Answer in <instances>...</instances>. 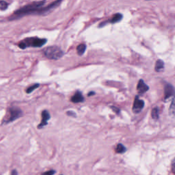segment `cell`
Returning a JSON list of instances; mask_svg holds the SVG:
<instances>
[{
	"label": "cell",
	"mask_w": 175,
	"mask_h": 175,
	"mask_svg": "<svg viewBox=\"0 0 175 175\" xmlns=\"http://www.w3.org/2000/svg\"><path fill=\"white\" fill-rule=\"evenodd\" d=\"M149 90V87H148L143 80H140L137 86V90L139 94L142 95L144 94L145 92H147L148 90Z\"/></svg>",
	"instance_id": "9"
},
{
	"label": "cell",
	"mask_w": 175,
	"mask_h": 175,
	"mask_svg": "<svg viewBox=\"0 0 175 175\" xmlns=\"http://www.w3.org/2000/svg\"><path fill=\"white\" fill-rule=\"evenodd\" d=\"M144 107V101L140 99L138 96H136L134 100L133 106V112L135 114H139Z\"/></svg>",
	"instance_id": "6"
},
{
	"label": "cell",
	"mask_w": 175,
	"mask_h": 175,
	"mask_svg": "<svg viewBox=\"0 0 175 175\" xmlns=\"http://www.w3.org/2000/svg\"><path fill=\"white\" fill-rule=\"evenodd\" d=\"M8 7V4L5 1H0V10H5Z\"/></svg>",
	"instance_id": "17"
},
{
	"label": "cell",
	"mask_w": 175,
	"mask_h": 175,
	"mask_svg": "<svg viewBox=\"0 0 175 175\" xmlns=\"http://www.w3.org/2000/svg\"><path fill=\"white\" fill-rule=\"evenodd\" d=\"M44 55L49 60H59L65 55L62 49L58 46H50L44 50Z\"/></svg>",
	"instance_id": "3"
},
{
	"label": "cell",
	"mask_w": 175,
	"mask_h": 175,
	"mask_svg": "<svg viewBox=\"0 0 175 175\" xmlns=\"http://www.w3.org/2000/svg\"><path fill=\"white\" fill-rule=\"evenodd\" d=\"M111 108H112V110L114 111V112H116L117 114H118L119 113H120L121 112V110H119L117 107H114V106H112V107H111Z\"/></svg>",
	"instance_id": "19"
},
{
	"label": "cell",
	"mask_w": 175,
	"mask_h": 175,
	"mask_svg": "<svg viewBox=\"0 0 175 175\" xmlns=\"http://www.w3.org/2000/svg\"><path fill=\"white\" fill-rule=\"evenodd\" d=\"M127 148L125 147V146L122 144H118L116 147V152L117 153L122 154L126 152Z\"/></svg>",
	"instance_id": "15"
},
{
	"label": "cell",
	"mask_w": 175,
	"mask_h": 175,
	"mask_svg": "<svg viewBox=\"0 0 175 175\" xmlns=\"http://www.w3.org/2000/svg\"><path fill=\"white\" fill-rule=\"evenodd\" d=\"M155 70L156 72H162L164 70V61L162 60H157L156 64H155Z\"/></svg>",
	"instance_id": "11"
},
{
	"label": "cell",
	"mask_w": 175,
	"mask_h": 175,
	"mask_svg": "<svg viewBox=\"0 0 175 175\" xmlns=\"http://www.w3.org/2000/svg\"><path fill=\"white\" fill-rule=\"evenodd\" d=\"M47 43V39H40L38 37H29L21 40L19 43V47L21 49H25L28 47H42Z\"/></svg>",
	"instance_id": "2"
},
{
	"label": "cell",
	"mask_w": 175,
	"mask_h": 175,
	"mask_svg": "<svg viewBox=\"0 0 175 175\" xmlns=\"http://www.w3.org/2000/svg\"><path fill=\"white\" fill-rule=\"evenodd\" d=\"M172 170H173V173H175V159H174L172 162Z\"/></svg>",
	"instance_id": "20"
},
{
	"label": "cell",
	"mask_w": 175,
	"mask_h": 175,
	"mask_svg": "<svg viewBox=\"0 0 175 175\" xmlns=\"http://www.w3.org/2000/svg\"><path fill=\"white\" fill-rule=\"evenodd\" d=\"M174 114H175V105H174V98L173 97L170 107H169V116H170L171 118H173L174 117Z\"/></svg>",
	"instance_id": "13"
},
{
	"label": "cell",
	"mask_w": 175,
	"mask_h": 175,
	"mask_svg": "<svg viewBox=\"0 0 175 175\" xmlns=\"http://www.w3.org/2000/svg\"><path fill=\"white\" fill-rule=\"evenodd\" d=\"M62 1L63 0H56L47 6H44L46 3V0L32 2L16 10L13 15L10 16L9 20L13 21V20L19 19L26 15H30V14H39V15L45 14L58 7Z\"/></svg>",
	"instance_id": "1"
},
{
	"label": "cell",
	"mask_w": 175,
	"mask_h": 175,
	"mask_svg": "<svg viewBox=\"0 0 175 175\" xmlns=\"http://www.w3.org/2000/svg\"><path fill=\"white\" fill-rule=\"evenodd\" d=\"M123 18V15L121 13H116L114 14L113 17L111 19L106 20V21L101 22L100 24L99 25V28H103V26L106 25L107 24H114V23H117L120 22Z\"/></svg>",
	"instance_id": "5"
},
{
	"label": "cell",
	"mask_w": 175,
	"mask_h": 175,
	"mask_svg": "<svg viewBox=\"0 0 175 175\" xmlns=\"http://www.w3.org/2000/svg\"><path fill=\"white\" fill-rule=\"evenodd\" d=\"M50 114L49 113L47 110H44L42 113V121L39 125H38V128L39 129H43L44 127H45L47 125L48 121L50 119Z\"/></svg>",
	"instance_id": "7"
},
{
	"label": "cell",
	"mask_w": 175,
	"mask_h": 175,
	"mask_svg": "<svg viewBox=\"0 0 175 175\" xmlns=\"http://www.w3.org/2000/svg\"><path fill=\"white\" fill-rule=\"evenodd\" d=\"M86 50V45L85 44H80L77 47V54L80 55V56H81L83 55L85 53V51Z\"/></svg>",
	"instance_id": "12"
},
{
	"label": "cell",
	"mask_w": 175,
	"mask_h": 175,
	"mask_svg": "<svg viewBox=\"0 0 175 175\" xmlns=\"http://www.w3.org/2000/svg\"><path fill=\"white\" fill-rule=\"evenodd\" d=\"M71 101L73 103H81V102L84 101V98L83 97L82 94L81 92L77 91L75 94L73 95V97L71 98Z\"/></svg>",
	"instance_id": "10"
},
{
	"label": "cell",
	"mask_w": 175,
	"mask_h": 175,
	"mask_svg": "<svg viewBox=\"0 0 175 175\" xmlns=\"http://www.w3.org/2000/svg\"><path fill=\"white\" fill-rule=\"evenodd\" d=\"M95 93L94 92H91L89 93L88 96H90H90H91V95H95Z\"/></svg>",
	"instance_id": "23"
},
{
	"label": "cell",
	"mask_w": 175,
	"mask_h": 175,
	"mask_svg": "<svg viewBox=\"0 0 175 175\" xmlns=\"http://www.w3.org/2000/svg\"><path fill=\"white\" fill-rule=\"evenodd\" d=\"M23 116L22 110L17 107H12L9 108V116L4 122L6 123H10V122L16 121Z\"/></svg>",
	"instance_id": "4"
},
{
	"label": "cell",
	"mask_w": 175,
	"mask_h": 175,
	"mask_svg": "<svg viewBox=\"0 0 175 175\" xmlns=\"http://www.w3.org/2000/svg\"><path fill=\"white\" fill-rule=\"evenodd\" d=\"M174 95V88L170 84H167L164 87V99H168Z\"/></svg>",
	"instance_id": "8"
},
{
	"label": "cell",
	"mask_w": 175,
	"mask_h": 175,
	"mask_svg": "<svg viewBox=\"0 0 175 175\" xmlns=\"http://www.w3.org/2000/svg\"><path fill=\"white\" fill-rule=\"evenodd\" d=\"M55 173V170H49L45 173H43L41 175H54Z\"/></svg>",
	"instance_id": "18"
},
{
	"label": "cell",
	"mask_w": 175,
	"mask_h": 175,
	"mask_svg": "<svg viewBox=\"0 0 175 175\" xmlns=\"http://www.w3.org/2000/svg\"><path fill=\"white\" fill-rule=\"evenodd\" d=\"M151 116H152L153 120H155V121L158 120L159 117L158 107H156L152 110V112H151Z\"/></svg>",
	"instance_id": "14"
},
{
	"label": "cell",
	"mask_w": 175,
	"mask_h": 175,
	"mask_svg": "<svg viewBox=\"0 0 175 175\" xmlns=\"http://www.w3.org/2000/svg\"><path fill=\"white\" fill-rule=\"evenodd\" d=\"M39 86H40V84H33L32 86H31L29 87L28 88H27V90H26V92H27L28 94H30V93L32 92L35 89H36L37 88H39Z\"/></svg>",
	"instance_id": "16"
},
{
	"label": "cell",
	"mask_w": 175,
	"mask_h": 175,
	"mask_svg": "<svg viewBox=\"0 0 175 175\" xmlns=\"http://www.w3.org/2000/svg\"><path fill=\"white\" fill-rule=\"evenodd\" d=\"M147 1H153V0H147Z\"/></svg>",
	"instance_id": "24"
},
{
	"label": "cell",
	"mask_w": 175,
	"mask_h": 175,
	"mask_svg": "<svg viewBox=\"0 0 175 175\" xmlns=\"http://www.w3.org/2000/svg\"><path fill=\"white\" fill-rule=\"evenodd\" d=\"M67 114L69 116H73L74 117H75V116H76L73 112H67Z\"/></svg>",
	"instance_id": "21"
},
{
	"label": "cell",
	"mask_w": 175,
	"mask_h": 175,
	"mask_svg": "<svg viewBox=\"0 0 175 175\" xmlns=\"http://www.w3.org/2000/svg\"><path fill=\"white\" fill-rule=\"evenodd\" d=\"M17 174H17V172L16 170H14L12 171L11 175H17Z\"/></svg>",
	"instance_id": "22"
}]
</instances>
